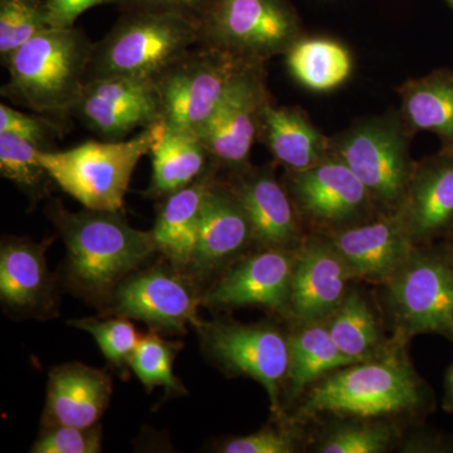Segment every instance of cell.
Returning <instances> with one entry per match:
<instances>
[{
	"label": "cell",
	"mask_w": 453,
	"mask_h": 453,
	"mask_svg": "<svg viewBox=\"0 0 453 453\" xmlns=\"http://www.w3.org/2000/svg\"><path fill=\"white\" fill-rule=\"evenodd\" d=\"M407 345L393 338L380 357L325 375L300 399L292 421L300 425L326 414L398 421L431 413L436 405L434 392L411 363Z\"/></svg>",
	"instance_id": "1"
},
{
	"label": "cell",
	"mask_w": 453,
	"mask_h": 453,
	"mask_svg": "<svg viewBox=\"0 0 453 453\" xmlns=\"http://www.w3.org/2000/svg\"><path fill=\"white\" fill-rule=\"evenodd\" d=\"M95 43L76 27L47 28L14 50L2 95L49 118L73 115L88 81Z\"/></svg>",
	"instance_id": "2"
},
{
	"label": "cell",
	"mask_w": 453,
	"mask_h": 453,
	"mask_svg": "<svg viewBox=\"0 0 453 453\" xmlns=\"http://www.w3.org/2000/svg\"><path fill=\"white\" fill-rule=\"evenodd\" d=\"M201 43L202 25L196 18L130 8L95 43L88 80L109 76L157 80Z\"/></svg>",
	"instance_id": "3"
},
{
	"label": "cell",
	"mask_w": 453,
	"mask_h": 453,
	"mask_svg": "<svg viewBox=\"0 0 453 453\" xmlns=\"http://www.w3.org/2000/svg\"><path fill=\"white\" fill-rule=\"evenodd\" d=\"M380 308L395 339L436 334L453 342V241L416 246L380 286Z\"/></svg>",
	"instance_id": "4"
},
{
	"label": "cell",
	"mask_w": 453,
	"mask_h": 453,
	"mask_svg": "<svg viewBox=\"0 0 453 453\" xmlns=\"http://www.w3.org/2000/svg\"><path fill=\"white\" fill-rule=\"evenodd\" d=\"M53 217L67 247L70 275L88 294H106L157 251L151 231L134 228L119 211L59 210Z\"/></svg>",
	"instance_id": "5"
},
{
	"label": "cell",
	"mask_w": 453,
	"mask_h": 453,
	"mask_svg": "<svg viewBox=\"0 0 453 453\" xmlns=\"http://www.w3.org/2000/svg\"><path fill=\"white\" fill-rule=\"evenodd\" d=\"M157 122L129 139L88 140L67 150H41L40 160L50 180L83 207L119 211L124 205L134 170L163 135Z\"/></svg>",
	"instance_id": "6"
},
{
	"label": "cell",
	"mask_w": 453,
	"mask_h": 453,
	"mask_svg": "<svg viewBox=\"0 0 453 453\" xmlns=\"http://www.w3.org/2000/svg\"><path fill=\"white\" fill-rule=\"evenodd\" d=\"M330 154L359 178L378 210L398 211L416 166L410 154V133L401 116H380L354 124L330 139Z\"/></svg>",
	"instance_id": "7"
},
{
	"label": "cell",
	"mask_w": 453,
	"mask_h": 453,
	"mask_svg": "<svg viewBox=\"0 0 453 453\" xmlns=\"http://www.w3.org/2000/svg\"><path fill=\"white\" fill-rule=\"evenodd\" d=\"M253 59L201 43L157 82L164 124L198 135Z\"/></svg>",
	"instance_id": "8"
},
{
	"label": "cell",
	"mask_w": 453,
	"mask_h": 453,
	"mask_svg": "<svg viewBox=\"0 0 453 453\" xmlns=\"http://www.w3.org/2000/svg\"><path fill=\"white\" fill-rule=\"evenodd\" d=\"M202 43L265 62L300 40L288 0H211L201 19Z\"/></svg>",
	"instance_id": "9"
},
{
	"label": "cell",
	"mask_w": 453,
	"mask_h": 453,
	"mask_svg": "<svg viewBox=\"0 0 453 453\" xmlns=\"http://www.w3.org/2000/svg\"><path fill=\"white\" fill-rule=\"evenodd\" d=\"M283 186L311 232L329 234L380 211L365 184L333 154L311 168L288 170Z\"/></svg>",
	"instance_id": "10"
},
{
	"label": "cell",
	"mask_w": 453,
	"mask_h": 453,
	"mask_svg": "<svg viewBox=\"0 0 453 453\" xmlns=\"http://www.w3.org/2000/svg\"><path fill=\"white\" fill-rule=\"evenodd\" d=\"M203 329L205 347L219 365L261 384L271 411L285 419L282 393L290 365L288 334L270 323H214Z\"/></svg>",
	"instance_id": "11"
},
{
	"label": "cell",
	"mask_w": 453,
	"mask_h": 453,
	"mask_svg": "<svg viewBox=\"0 0 453 453\" xmlns=\"http://www.w3.org/2000/svg\"><path fill=\"white\" fill-rule=\"evenodd\" d=\"M73 115L110 142L163 121L155 80L120 76L88 80Z\"/></svg>",
	"instance_id": "12"
},
{
	"label": "cell",
	"mask_w": 453,
	"mask_h": 453,
	"mask_svg": "<svg viewBox=\"0 0 453 453\" xmlns=\"http://www.w3.org/2000/svg\"><path fill=\"white\" fill-rule=\"evenodd\" d=\"M262 64L253 62L246 68L198 134L213 163L234 173L250 165L262 109L270 101Z\"/></svg>",
	"instance_id": "13"
},
{
	"label": "cell",
	"mask_w": 453,
	"mask_h": 453,
	"mask_svg": "<svg viewBox=\"0 0 453 453\" xmlns=\"http://www.w3.org/2000/svg\"><path fill=\"white\" fill-rule=\"evenodd\" d=\"M351 280L350 270L330 238L310 232L297 249L288 318L294 323L326 321L347 296Z\"/></svg>",
	"instance_id": "14"
},
{
	"label": "cell",
	"mask_w": 453,
	"mask_h": 453,
	"mask_svg": "<svg viewBox=\"0 0 453 453\" xmlns=\"http://www.w3.org/2000/svg\"><path fill=\"white\" fill-rule=\"evenodd\" d=\"M297 249H259L235 262L203 297L213 308L264 306L288 315Z\"/></svg>",
	"instance_id": "15"
},
{
	"label": "cell",
	"mask_w": 453,
	"mask_h": 453,
	"mask_svg": "<svg viewBox=\"0 0 453 453\" xmlns=\"http://www.w3.org/2000/svg\"><path fill=\"white\" fill-rule=\"evenodd\" d=\"M325 234L344 259L354 280L378 286L395 275L416 247L401 217L386 211Z\"/></svg>",
	"instance_id": "16"
},
{
	"label": "cell",
	"mask_w": 453,
	"mask_h": 453,
	"mask_svg": "<svg viewBox=\"0 0 453 453\" xmlns=\"http://www.w3.org/2000/svg\"><path fill=\"white\" fill-rule=\"evenodd\" d=\"M414 246L453 237V149L416 163L401 207L395 211Z\"/></svg>",
	"instance_id": "17"
},
{
	"label": "cell",
	"mask_w": 453,
	"mask_h": 453,
	"mask_svg": "<svg viewBox=\"0 0 453 453\" xmlns=\"http://www.w3.org/2000/svg\"><path fill=\"white\" fill-rule=\"evenodd\" d=\"M232 192L251 222L259 249H299L306 237L288 190L271 166H247L234 173Z\"/></svg>",
	"instance_id": "18"
},
{
	"label": "cell",
	"mask_w": 453,
	"mask_h": 453,
	"mask_svg": "<svg viewBox=\"0 0 453 453\" xmlns=\"http://www.w3.org/2000/svg\"><path fill=\"white\" fill-rule=\"evenodd\" d=\"M196 306L187 281L164 268H154L120 283L115 292L113 311L157 329L183 332L189 324L203 326Z\"/></svg>",
	"instance_id": "19"
},
{
	"label": "cell",
	"mask_w": 453,
	"mask_h": 453,
	"mask_svg": "<svg viewBox=\"0 0 453 453\" xmlns=\"http://www.w3.org/2000/svg\"><path fill=\"white\" fill-rule=\"evenodd\" d=\"M253 242L251 222L231 187L214 181L205 196L189 266L208 273L231 262Z\"/></svg>",
	"instance_id": "20"
},
{
	"label": "cell",
	"mask_w": 453,
	"mask_h": 453,
	"mask_svg": "<svg viewBox=\"0 0 453 453\" xmlns=\"http://www.w3.org/2000/svg\"><path fill=\"white\" fill-rule=\"evenodd\" d=\"M111 396V380L105 372L68 363L50 374L44 423L50 426L95 427Z\"/></svg>",
	"instance_id": "21"
},
{
	"label": "cell",
	"mask_w": 453,
	"mask_h": 453,
	"mask_svg": "<svg viewBox=\"0 0 453 453\" xmlns=\"http://www.w3.org/2000/svg\"><path fill=\"white\" fill-rule=\"evenodd\" d=\"M258 134L276 162L288 170L311 168L330 155V139L299 107L275 106L268 101L262 109Z\"/></svg>",
	"instance_id": "22"
},
{
	"label": "cell",
	"mask_w": 453,
	"mask_h": 453,
	"mask_svg": "<svg viewBox=\"0 0 453 453\" xmlns=\"http://www.w3.org/2000/svg\"><path fill=\"white\" fill-rule=\"evenodd\" d=\"M288 335L290 365L282 393V407H291L325 375L354 365L330 335L326 321L294 323Z\"/></svg>",
	"instance_id": "23"
},
{
	"label": "cell",
	"mask_w": 453,
	"mask_h": 453,
	"mask_svg": "<svg viewBox=\"0 0 453 453\" xmlns=\"http://www.w3.org/2000/svg\"><path fill=\"white\" fill-rule=\"evenodd\" d=\"M214 179L213 168L189 186L166 196L157 214L153 234L157 251L177 266H189L198 235L199 220L205 196Z\"/></svg>",
	"instance_id": "24"
},
{
	"label": "cell",
	"mask_w": 453,
	"mask_h": 453,
	"mask_svg": "<svg viewBox=\"0 0 453 453\" xmlns=\"http://www.w3.org/2000/svg\"><path fill=\"white\" fill-rule=\"evenodd\" d=\"M49 243L8 240L0 250V296L18 310H35L50 297L52 279L47 268Z\"/></svg>",
	"instance_id": "25"
},
{
	"label": "cell",
	"mask_w": 453,
	"mask_h": 453,
	"mask_svg": "<svg viewBox=\"0 0 453 453\" xmlns=\"http://www.w3.org/2000/svg\"><path fill=\"white\" fill-rule=\"evenodd\" d=\"M149 196H169L183 189L216 166L196 134L166 127L150 151Z\"/></svg>",
	"instance_id": "26"
},
{
	"label": "cell",
	"mask_w": 453,
	"mask_h": 453,
	"mask_svg": "<svg viewBox=\"0 0 453 453\" xmlns=\"http://www.w3.org/2000/svg\"><path fill=\"white\" fill-rule=\"evenodd\" d=\"M326 326L340 350L356 363L380 357L393 342L392 336L386 335L381 311L357 288L349 290Z\"/></svg>",
	"instance_id": "27"
},
{
	"label": "cell",
	"mask_w": 453,
	"mask_h": 453,
	"mask_svg": "<svg viewBox=\"0 0 453 453\" xmlns=\"http://www.w3.org/2000/svg\"><path fill=\"white\" fill-rule=\"evenodd\" d=\"M408 133L432 131L453 149V73L438 71L399 88Z\"/></svg>",
	"instance_id": "28"
},
{
	"label": "cell",
	"mask_w": 453,
	"mask_h": 453,
	"mask_svg": "<svg viewBox=\"0 0 453 453\" xmlns=\"http://www.w3.org/2000/svg\"><path fill=\"white\" fill-rule=\"evenodd\" d=\"M292 76L314 91H330L350 77L353 61L342 44L326 38H300L286 52Z\"/></svg>",
	"instance_id": "29"
},
{
	"label": "cell",
	"mask_w": 453,
	"mask_h": 453,
	"mask_svg": "<svg viewBox=\"0 0 453 453\" xmlns=\"http://www.w3.org/2000/svg\"><path fill=\"white\" fill-rule=\"evenodd\" d=\"M401 426L393 419L342 418L312 443L320 453H384L399 446Z\"/></svg>",
	"instance_id": "30"
},
{
	"label": "cell",
	"mask_w": 453,
	"mask_h": 453,
	"mask_svg": "<svg viewBox=\"0 0 453 453\" xmlns=\"http://www.w3.org/2000/svg\"><path fill=\"white\" fill-rule=\"evenodd\" d=\"M42 149L13 134L0 133V173L28 196H38L50 175L40 160Z\"/></svg>",
	"instance_id": "31"
},
{
	"label": "cell",
	"mask_w": 453,
	"mask_h": 453,
	"mask_svg": "<svg viewBox=\"0 0 453 453\" xmlns=\"http://www.w3.org/2000/svg\"><path fill=\"white\" fill-rule=\"evenodd\" d=\"M181 344L168 342L151 332L140 338L129 360L130 368L148 390L165 387L172 392H184L173 372V363Z\"/></svg>",
	"instance_id": "32"
},
{
	"label": "cell",
	"mask_w": 453,
	"mask_h": 453,
	"mask_svg": "<svg viewBox=\"0 0 453 453\" xmlns=\"http://www.w3.org/2000/svg\"><path fill=\"white\" fill-rule=\"evenodd\" d=\"M50 28L44 0H0V58Z\"/></svg>",
	"instance_id": "33"
},
{
	"label": "cell",
	"mask_w": 453,
	"mask_h": 453,
	"mask_svg": "<svg viewBox=\"0 0 453 453\" xmlns=\"http://www.w3.org/2000/svg\"><path fill=\"white\" fill-rule=\"evenodd\" d=\"M80 330H85L94 336L104 356L111 365L122 368L129 365L134 350L138 347L139 334L135 326L127 319H81L68 323Z\"/></svg>",
	"instance_id": "34"
},
{
	"label": "cell",
	"mask_w": 453,
	"mask_h": 453,
	"mask_svg": "<svg viewBox=\"0 0 453 453\" xmlns=\"http://www.w3.org/2000/svg\"><path fill=\"white\" fill-rule=\"evenodd\" d=\"M303 446V434L299 423L288 418L285 425L265 427L247 434L226 440L219 446L225 453H295Z\"/></svg>",
	"instance_id": "35"
},
{
	"label": "cell",
	"mask_w": 453,
	"mask_h": 453,
	"mask_svg": "<svg viewBox=\"0 0 453 453\" xmlns=\"http://www.w3.org/2000/svg\"><path fill=\"white\" fill-rule=\"evenodd\" d=\"M58 122L40 113H26L14 107L0 105V133L13 134L37 145L42 150H52L59 134Z\"/></svg>",
	"instance_id": "36"
},
{
	"label": "cell",
	"mask_w": 453,
	"mask_h": 453,
	"mask_svg": "<svg viewBox=\"0 0 453 453\" xmlns=\"http://www.w3.org/2000/svg\"><path fill=\"white\" fill-rule=\"evenodd\" d=\"M101 451V432L95 427L50 426L33 445L35 453H97Z\"/></svg>",
	"instance_id": "37"
},
{
	"label": "cell",
	"mask_w": 453,
	"mask_h": 453,
	"mask_svg": "<svg viewBox=\"0 0 453 453\" xmlns=\"http://www.w3.org/2000/svg\"><path fill=\"white\" fill-rule=\"evenodd\" d=\"M127 0H44L47 20L52 28H70L88 9L105 4H120Z\"/></svg>",
	"instance_id": "38"
},
{
	"label": "cell",
	"mask_w": 453,
	"mask_h": 453,
	"mask_svg": "<svg viewBox=\"0 0 453 453\" xmlns=\"http://www.w3.org/2000/svg\"><path fill=\"white\" fill-rule=\"evenodd\" d=\"M211 0H127L130 8L175 12L201 20Z\"/></svg>",
	"instance_id": "39"
},
{
	"label": "cell",
	"mask_w": 453,
	"mask_h": 453,
	"mask_svg": "<svg viewBox=\"0 0 453 453\" xmlns=\"http://www.w3.org/2000/svg\"><path fill=\"white\" fill-rule=\"evenodd\" d=\"M404 452H453V434L440 432H426L412 437V442H405Z\"/></svg>",
	"instance_id": "40"
},
{
	"label": "cell",
	"mask_w": 453,
	"mask_h": 453,
	"mask_svg": "<svg viewBox=\"0 0 453 453\" xmlns=\"http://www.w3.org/2000/svg\"><path fill=\"white\" fill-rule=\"evenodd\" d=\"M442 408L447 413H453V363L447 368L443 380Z\"/></svg>",
	"instance_id": "41"
},
{
	"label": "cell",
	"mask_w": 453,
	"mask_h": 453,
	"mask_svg": "<svg viewBox=\"0 0 453 453\" xmlns=\"http://www.w3.org/2000/svg\"><path fill=\"white\" fill-rule=\"evenodd\" d=\"M449 2L453 5V0H449Z\"/></svg>",
	"instance_id": "42"
},
{
	"label": "cell",
	"mask_w": 453,
	"mask_h": 453,
	"mask_svg": "<svg viewBox=\"0 0 453 453\" xmlns=\"http://www.w3.org/2000/svg\"><path fill=\"white\" fill-rule=\"evenodd\" d=\"M451 241H453V237L451 238Z\"/></svg>",
	"instance_id": "43"
}]
</instances>
